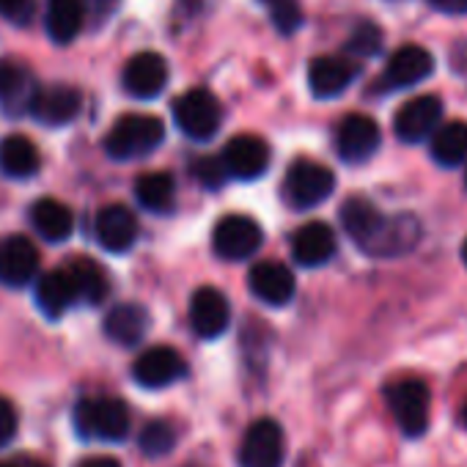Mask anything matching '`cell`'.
I'll return each instance as SVG.
<instances>
[{
    "label": "cell",
    "mask_w": 467,
    "mask_h": 467,
    "mask_svg": "<svg viewBox=\"0 0 467 467\" xmlns=\"http://www.w3.org/2000/svg\"><path fill=\"white\" fill-rule=\"evenodd\" d=\"M440 116H442V102L440 97L434 94H420V97H412L410 102H404L393 119V130H396V138L401 143H420L426 140L437 124H440Z\"/></svg>",
    "instance_id": "obj_15"
},
{
    "label": "cell",
    "mask_w": 467,
    "mask_h": 467,
    "mask_svg": "<svg viewBox=\"0 0 467 467\" xmlns=\"http://www.w3.org/2000/svg\"><path fill=\"white\" fill-rule=\"evenodd\" d=\"M231 322V306L228 297L214 289V286H201L195 289L190 300V327L198 338H220L228 330Z\"/></svg>",
    "instance_id": "obj_17"
},
{
    "label": "cell",
    "mask_w": 467,
    "mask_h": 467,
    "mask_svg": "<svg viewBox=\"0 0 467 467\" xmlns=\"http://www.w3.org/2000/svg\"><path fill=\"white\" fill-rule=\"evenodd\" d=\"M265 243L262 225L248 214H225L212 231V248L225 262H245Z\"/></svg>",
    "instance_id": "obj_6"
},
{
    "label": "cell",
    "mask_w": 467,
    "mask_h": 467,
    "mask_svg": "<svg viewBox=\"0 0 467 467\" xmlns=\"http://www.w3.org/2000/svg\"><path fill=\"white\" fill-rule=\"evenodd\" d=\"M358 75V67L341 56H319L308 64V88L317 99H333L344 94Z\"/></svg>",
    "instance_id": "obj_21"
},
{
    "label": "cell",
    "mask_w": 467,
    "mask_h": 467,
    "mask_svg": "<svg viewBox=\"0 0 467 467\" xmlns=\"http://www.w3.org/2000/svg\"><path fill=\"white\" fill-rule=\"evenodd\" d=\"M336 190V173L314 160H297L284 176V198L292 209H314Z\"/></svg>",
    "instance_id": "obj_4"
},
{
    "label": "cell",
    "mask_w": 467,
    "mask_h": 467,
    "mask_svg": "<svg viewBox=\"0 0 467 467\" xmlns=\"http://www.w3.org/2000/svg\"><path fill=\"white\" fill-rule=\"evenodd\" d=\"M286 440L284 429L273 418H259L248 426L240 448L243 467H284Z\"/></svg>",
    "instance_id": "obj_8"
},
{
    "label": "cell",
    "mask_w": 467,
    "mask_h": 467,
    "mask_svg": "<svg viewBox=\"0 0 467 467\" xmlns=\"http://www.w3.org/2000/svg\"><path fill=\"white\" fill-rule=\"evenodd\" d=\"M388 407L407 437H420L429 426V388L423 379L407 377L385 388Z\"/></svg>",
    "instance_id": "obj_7"
},
{
    "label": "cell",
    "mask_w": 467,
    "mask_h": 467,
    "mask_svg": "<svg viewBox=\"0 0 467 467\" xmlns=\"http://www.w3.org/2000/svg\"><path fill=\"white\" fill-rule=\"evenodd\" d=\"M379 143H382L379 124L363 113L347 116L336 130V151L344 162H352V165L371 160L377 154Z\"/></svg>",
    "instance_id": "obj_11"
},
{
    "label": "cell",
    "mask_w": 467,
    "mask_h": 467,
    "mask_svg": "<svg viewBox=\"0 0 467 467\" xmlns=\"http://www.w3.org/2000/svg\"><path fill=\"white\" fill-rule=\"evenodd\" d=\"M80 108H83V97L78 88L53 83V86H39L34 91L28 113L45 127H64L78 119Z\"/></svg>",
    "instance_id": "obj_14"
},
{
    "label": "cell",
    "mask_w": 467,
    "mask_h": 467,
    "mask_svg": "<svg viewBox=\"0 0 467 467\" xmlns=\"http://www.w3.org/2000/svg\"><path fill=\"white\" fill-rule=\"evenodd\" d=\"M138 445L146 456H168L176 445V426L165 418H154L140 429Z\"/></svg>",
    "instance_id": "obj_31"
},
{
    "label": "cell",
    "mask_w": 467,
    "mask_h": 467,
    "mask_svg": "<svg viewBox=\"0 0 467 467\" xmlns=\"http://www.w3.org/2000/svg\"><path fill=\"white\" fill-rule=\"evenodd\" d=\"M336 231L322 220H311L292 234V256L300 267L327 265L336 256Z\"/></svg>",
    "instance_id": "obj_19"
},
{
    "label": "cell",
    "mask_w": 467,
    "mask_h": 467,
    "mask_svg": "<svg viewBox=\"0 0 467 467\" xmlns=\"http://www.w3.org/2000/svg\"><path fill=\"white\" fill-rule=\"evenodd\" d=\"M17 426H20V418H17V410L9 399L0 396V448L9 445L17 434Z\"/></svg>",
    "instance_id": "obj_36"
},
{
    "label": "cell",
    "mask_w": 467,
    "mask_h": 467,
    "mask_svg": "<svg viewBox=\"0 0 467 467\" xmlns=\"http://www.w3.org/2000/svg\"><path fill=\"white\" fill-rule=\"evenodd\" d=\"M78 467H121V464L116 459H110V456H88Z\"/></svg>",
    "instance_id": "obj_38"
},
{
    "label": "cell",
    "mask_w": 467,
    "mask_h": 467,
    "mask_svg": "<svg viewBox=\"0 0 467 467\" xmlns=\"http://www.w3.org/2000/svg\"><path fill=\"white\" fill-rule=\"evenodd\" d=\"M431 157L434 162L453 168L467 160V121H448L431 132Z\"/></svg>",
    "instance_id": "obj_30"
},
{
    "label": "cell",
    "mask_w": 467,
    "mask_h": 467,
    "mask_svg": "<svg viewBox=\"0 0 467 467\" xmlns=\"http://www.w3.org/2000/svg\"><path fill=\"white\" fill-rule=\"evenodd\" d=\"M140 234L138 217L124 203H108L94 217V237L108 254H127Z\"/></svg>",
    "instance_id": "obj_12"
},
{
    "label": "cell",
    "mask_w": 467,
    "mask_h": 467,
    "mask_svg": "<svg viewBox=\"0 0 467 467\" xmlns=\"http://www.w3.org/2000/svg\"><path fill=\"white\" fill-rule=\"evenodd\" d=\"M192 176L198 179V184H203L206 190H217L225 182V168L220 162V157H198L192 162Z\"/></svg>",
    "instance_id": "obj_34"
},
{
    "label": "cell",
    "mask_w": 467,
    "mask_h": 467,
    "mask_svg": "<svg viewBox=\"0 0 467 467\" xmlns=\"http://www.w3.org/2000/svg\"><path fill=\"white\" fill-rule=\"evenodd\" d=\"M462 423L467 426V401H464V407H462Z\"/></svg>",
    "instance_id": "obj_40"
},
{
    "label": "cell",
    "mask_w": 467,
    "mask_h": 467,
    "mask_svg": "<svg viewBox=\"0 0 467 467\" xmlns=\"http://www.w3.org/2000/svg\"><path fill=\"white\" fill-rule=\"evenodd\" d=\"M429 4L445 15H467V0H429Z\"/></svg>",
    "instance_id": "obj_37"
},
{
    "label": "cell",
    "mask_w": 467,
    "mask_h": 467,
    "mask_svg": "<svg viewBox=\"0 0 467 467\" xmlns=\"http://www.w3.org/2000/svg\"><path fill=\"white\" fill-rule=\"evenodd\" d=\"M431 72H434V58H431V53L423 50V47H418V45H404V47H399V50L388 58L382 83H385L390 91H399V88H410V86L423 83Z\"/></svg>",
    "instance_id": "obj_20"
},
{
    "label": "cell",
    "mask_w": 467,
    "mask_h": 467,
    "mask_svg": "<svg viewBox=\"0 0 467 467\" xmlns=\"http://www.w3.org/2000/svg\"><path fill=\"white\" fill-rule=\"evenodd\" d=\"M39 273V248L26 234H9L0 240V284L26 289Z\"/></svg>",
    "instance_id": "obj_10"
},
{
    "label": "cell",
    "mask_w": 467,
    "mask_h": 467,
    "mask_svg": "<svg viewBox=\"0 0 467 467\" xmlns=\"http://www.w3.org/2000/svg\"><path fill=\"white\" fill-rule=\"evenodd\" d=\"M165 138V124L151 113H127L105 135V151L113 160H140Z\"/></svg>",
    "instance_id": "obj_3"
},
{
    "label": "cell",
    "mask_w": 467,
    "mask_h": 467,
    "mask_svg": "<svg viewBox=\"0 0 467 467\" xmlns=\"http://www.w3.org/2000/svg\"><path fill=\"white\" fill-rule=\"evenodd\" d=\"M184 374H187V363L173 347H149L132 363V379L149 390L168 388L179 382Z\"/></svg>",
    "instance_id": "obj_13"
},
{
    "label": "cell",
    "mask_w": 467,
    "mask_h": 467,
    "mask_svg": "<svg viewBox=\"0 0 467 467\" xmlns=\"http://www.w3.org/2000/svg\"><path fill=\"white\" fill-rule=\"evenodd\" d=\"M31 223H34L39 237L53 243V245L67 243L72 237V231H75V214L58 198H39L31 206Z\"/></svg>",
    "instance_id": "obj_24"
},
{
    "label": "cell",
    "mask_w": 467,
    "mask_h": 467,
    "mask_svg": "<svg viewBox=\"0 0 467 467\" xmlns=\"http://www.w3.org/2000/svg\"><path fill=\"white\" fill-rule=\"evenodd\" d=\"M42 168L39 146L26 135H9L0 140V173L9 179H31Z\"/></svg>",
    "instance_id": "obj_26"
},
{
    "label": "cell",
    "mask_w": 467,
    "mask_h": 467,
    "mask_svg": "<svg viewBox=\"0 0 467 467\" xmlns=\"http://www.w3.org/2000/svg\"><path fill=\"white\" fill-rule=\"evenodd\" d=\"M462 259H464V265H467V240H464V245H462Z\"/></svg>",
    "instance_id": "obj_41"
},
{
    "label": "cell",
    "mask_w": 467,
    "mask_h": 467,
    "mask_svg": "<svg viewBox=\"0 0 467 467\" xmlns=\"http://www.w3.org/2000/svg\"><path fill=\"white\" fill-rule=\"evenodd\" d=\"M173 121L190 140H209L223 124V108L206 88H190L173 102Z\"/></svg>",
    "instance_id": "obj_5"
},
{
    "label": "cell",
    "mask_w": 467,
    "mask_h": 467,
    "mask_svg": "<svg viewBox=\"0 0 467 467\" xmlns=\"http://www.w3.org/2000/svg\"><path fill=\"white\" fill-rule=\"evenodd\" d=\"M36 306L39 311L47 317V319H61L80 297H78V286L69 275L67 267H58V270H50L45 273L39 281H36Z\"/></svg>",
    "instance_id": "obj_23"
},
{
    "label": "cell",
    "mask_w": 467,
    "mask_h": 467,
    "mask_svg": "<svg viewBox=\"0 0 467 467\" xmlns=\"http://www.w3.org/2000/svg\"><path fill=\"white\" fill-rule=\"evenodd\" d=\"M344 231L368 256H401L410 254L420 240V225L412 214H382L366 198H349L341 206Z\"/></svg>",
    "instance_id": "obj_1"
},
{
    "label": "cell",
    "mask_w": 467,
    "mask_h": 467,
    "mask_svg": "<svg viewBox=\"0 0 467 467\" xmlns=\"http://www.w3.org/2000/svg\"><path fill=\"white\" fill-rule=\"evenodd\" d=\"M225 176L240 182H254L270 168V146L259 135H234L220 154Z\"/></svg>",
    "instance_id": "obj_9"
},
{
    "label": "cell",
    "mask_w": 467,
    "mask_h": 467,
    "mask_svg": "<svg viewBox=\"0 0 467 467\" xmlns=\"http://www.w3.org/2000/svg\"><path fill=\"white\" fill-rule=\"evenodd\" d=\"M86 23V0H47L45 31L56 45H69L80 36Z\"/></svg>",
    "instance_id": "obj_27"
},
{
    "label": "cell",
    "mask_w": 467,
    "mask_h": 467,
    "mask_svg": "<svg viewBox=\"0 0 467 467\" xmlns=\"http://www.w3.org/2000/svg\"><path fill=\"white\" fill-rule=\"evenodd\" d=\"M15 467H50V464L42 462V459H36V456H20V459L15 462Z\"/></svg>",
    "instance_id": "obj_39"
},
{
    "label": "cell",
    "mask_w": 467,
    "mask_h": 467,
    "mask_svg": "<svg viewBox=\"0 0 467 467\" xmlns=\"http://www.w3.org/2000/svg\"><path fill=\"white\" fill-rule=\"evenodd\" d=\"M0 467H15V464H6V462H0Z\"/></svg>",
    "instance_id": "obj_42"
},
{
    "label": "cell",
    "mask_w": 467,
    "mask_h": 467,
    "mask_svg": "<svg viewBox=\"0 0 467 467\" xmlns=\"http://www.w3.org/2000/svg\"><path fill=\"white\" fill-rule=\"evenodd\" d=\"M121 86L135 99H154L168 86V61L160 53H138L124 64Z\"/></svg>",
    "instance_id": "obj_16"
},
{
    "label": "cell",
    "mask_w": 467,
    "mask_h": 467,
    "mask_svg": "<svg viewBox=\"0 0 467 467\" xmlns=\"http://www.w3.org/2000/svg\"><path fill=\"white\" fill-rule=\"evenodd\" d=\"M135 198L149 212H168L176 198V182L168 171L140 173L135 182Z\"/></svg>",
    "instance_id": "obj_29"
},
{
    "label": "cell",
    "mask_w": 467,
    "mask_h": 467,
    "mask_svg": "<svg viewBox=\"0 0 467 467\" xmlns=\"http://www.w3.org/2000/svg\"><path fill=\"white\" fill-rule=\"evenodd\" d=\"M78 286V297L83 303H91V306H99L108 292H110V281H108V273L102 270L99 262L88 259V256H72L67 265H64Z\"/></svg>",
    "instance_id": "obj_28"
},
{
    "label": "cell",
    "mask_w": 467,
    "mask_h": 467,
    "mask_svg": "<svg viewBox=\"0 0 467 467\" xmlns=\"http://www.w3.org/2000/svg\"><path fill=\"white\" fill-rule=\"evenodd\" d=\"M382 47V31L374 26V23H360L352 36L347 39V53L352 56H360V58H371L377 56Z\"/></svg>",
    "instance_id": "obj_32"
},
{
    "label": "cell",
    "mask_w": 467,
    "mask_h": 467,
    "mask_svg": "<svg viewBox=\"0 0 467 467\" xmlns=\"http://www.w3.org/2000/svg\"><path fill=\"white\" fill-rule=\"evenodd\" d=\"M262 4L270 9V17L275 23V28L281 34H295L303 23V12L297 0H262Z\"/></svg>",
    "instance_id": "obj_33"
},
{
    "label": "cell",
    "mask_w": 467,
    "mask_h": 467,
    "mask_svg": "<svg viewBox=\"0 0 467 467\" xmlns=\"http://www.w3.org/2000/svg\"><path fill=\"white\" fill-rule=\"evenodd\" d=\"M75 431L83 440H99V442H121L127 440L132 420L130 410L116 396H86L75 407Z\"/></svg>",
    "instance_id": "obj_2"
},
{
    "label": "cell",
    "mask_w": 467,
    "mask_h": 467,
    "mask_svg": "<svg viewBox=\"0 0 467 467\" xmlns=\"http://www.w3.org/2000/svg\"><path fill=\"white\" fill-rule=\"evenodd\" d=\"M36 88H39V83L23 61H15V58L0 61V105H4L12 116L28 113V105H31Z\"/></svg>",
    "instance_id": "obj_22"
},
{
    "label": "cell",
    "mask_w": 467,
    "mask_h": 467,
    "mask_svg": "<svg viewBox=\"0 0 467 467\" xmlns=\"http://www.w3.org/2000/svg\"><path fill=\"white\" fill-rule=\"evenodd\" d=\"M0 17L15 26H28L34 17V0H0Z\"/></svg>",
    "instance_id": "obj_35"
},
{
    "label": "cell",
    "mask_w": 467,
    "mask_h": 467,
    "mask_svg": "<svg viewBox=\"0 0 467 467\" xmlns=\"http://www.w3.org/2000/svg\"><path fill=\"white\" fill-rule=\"evenodd\" d=\"M248 286L254 297H259L265 306H273V308L289 306L297 292L295 273L284 262H275V259L254 265L248 273Z\"/></svg>",
    "instance_id": "obj_18"
},
{
    "label": "cell",
    "mask_w": 467,
    "mask_h": 467,
    "mask_svg": "<svg viewBox=\"0 0 467 467\" xmlns=\"http://www.w3.org/2000/svg\"><path fill=\"white\" fill-rule=\"evenodd\" d=\"M149 311L138 303L113 306L105 317V336L119 347H135L149 333Z\"/></svg>",
    "instance_id": "obj_25"
}]
</instances>
